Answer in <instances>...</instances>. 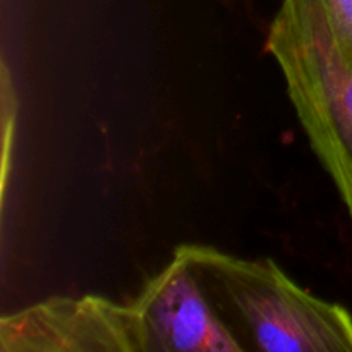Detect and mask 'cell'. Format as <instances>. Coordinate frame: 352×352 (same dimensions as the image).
Segmentation results:
<instances>
[{
    "mask_svg": "<svg viewBox=\"0 0 352 352\" xmlns=\"http://www.w3.org/2000/svg\"><path fill=\"white\" fill-rule=\"evenodd\" d=\"M337 43L352 62V0H320Z\"/></svg>",
    "mask_w": 352,
    "mask_h": 352,
    "instance_id": "8992f818",
    "label": "cell"
},
{
    "mask_svg": "<svg viewBox=\"0 0 352 352\" xmlns=\"http://www.w3.org/2000/svg\"><path fill=\"white\" fill-rule=\"evenodd\" d=\"M177 250L246 349L352 352L351 313L302 289L270 258L250 260L199 244Z\"/></svg>",
    "mask_w": 352,
    "mask_h": 352,
    "instance_id": "6da1fadb",
    "label": "cell"
},
{
    "mask_svg": "<svg viewBox=\"0 0 352 352\" xmlns=\"http://www.w3.org/2000/svg\"><path fill=\"white\" fill-rule=\"evenodd\" d=\"M0 352H144L143 329L133 305L57 296L3 315Z\"/></svg>",
    "mask_w": 352,
    "mask_h": 352,
    "instance_id": "3957f363",
    "label": "cell"
},
{
    "mask_svg": "<svg viewBox=\"0 0 352 352\" xmlns=\"http://www.w3.org/2000/svg\"><path fill=\"white\" fill-rule=\"evenodd\" d=\"M2 140H3V168H2V189H6L7 174H9V153L12 146L14 126H16V93L14 82L10 79L7 62H2Z\"/></svg>",
    "mask_w": 352,
    "mask_h": 352,
    "instance_id": "5b68a950",
    "label": "cell"
},
{
    "mask_svg": "<svg viewBox=\"0 0 352 352\" xmlns=\"http://www.w3.org/2000/svg\"><path fill=\"white\" fill-rule=\"evenodd\" d=\"M267 50L352 219V62L337 43L320 0H282Z\"/></svg>",
    "mask_w": 352,
    "mask_h": 352,
    "instance_id": "7a4b0ae2",
    "label": "cell"
},
{
    "mask_svg": "<svg viewBox=\"0 0 352 352\" xmlns=\"http://www.w3.org/2000/svg\"><path fill=\"white\" fill-rule=\"evenodd\" d=\"M131 305L140 316L144 352L246 351L177 248Z\"/></svg>",
    "mask_w": 352,
    "mask_h": 352,
    "instance_id": "277c9868",
    "label": "cell"
}]
</instances>
